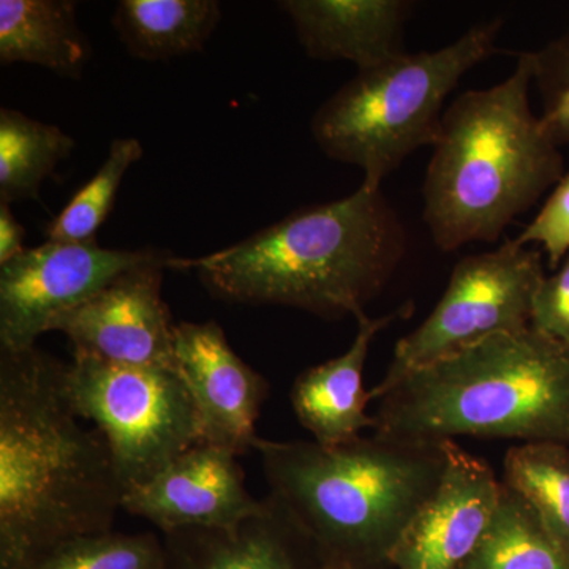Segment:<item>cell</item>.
Segmentation results:
<instances>
[{"mask_svg":"<svg viewBox=\"0 0 569 569\" xmlns=\"http://www.w3.org/2000/svg\"><path fill=\"white\" fill-rule=\"evenodd\" d=\"M239 456L200 443L183 452L157 477L123 493L122 509L163 535L190 529L227 530L263 511L246 488Z\"/></svg>","mask_w":569,"mask_h":569,"instance_id":"11","label":"cell"},{"mask_svg":"<svg viewBox=\"0 0 569 569\" xmlns=\"http://www.w3.org/2000/svg\"><path fill=\"white\" fill-rule=\"evenodd\" d=\"M443 475L397 542V569H460L478 548L501 497L492 467L468 455L456 441H443Z\"/></svg>","mask_w":569,"mask_h":569,"instance_id":"12","label":"cell"},{"mask_svg":"<svg viewBox=\"0 0 569 569\" xmlns=\"http://www.w3.org/2000/svg\"><path fill=\"white\" fill-rule=\"evenodd\" d=\"M460 569H569V556L530 505L501 481L492 523Z\"/></svg>","mask_w":569,"mask_h":569,"instance_id":"20","label":"cell"},{"mask_svg":"<svg viewBox=\"0 0 569 569\" xmlns=\"http://www.w3.org/2000/svg\"><path fill=\"white\" fill-rule=\"evenodd\" d=\"M269 496L316 548L323 565L378 569L443 475V443L377 436L339 447L317 441L254 445Z\"/></svg>","mask_w":569,"mask_h":569,"instance_id":"3","label":"cell"},{"mask_svg":"<svg viewBox=\"0 0 569 569\" xmlns=\"http://www.w3.org/2000/svg\"><path fill=\"white\" fill-rule=\"evenodd\" d=\"M67 395L78 417L107 438L126 490L151 481L183 452L204 443L200 415L176 370L73 355Z\"/></svg>","mask_w":569,"mask_h":569,"instance_id":"7","label":"cell"},{"mask_svg":"<svg viewBox=\"0 0 569 569\" xmlns=\"http://www.w3.org/2000/svg\"><path fill=\"white\" fill-rule=\"evenodd\" d=\"M233 529H190L163 535L168 569H317L316 548L279 503Z\"/></svg>","mask_w":569,"mask_h":569,"instance_id":"16","label":"cell"},{"mask_svg":"<svg viewBox=\"0 0 569 569\" xmlns=\"http://www.w3.org/2000/svg\"><path fill=\"white\" fill-rule=\"evenodd\" d=\"M174 362L200 415L206 443L238 456L252 451L269 383L239 358L222 326L213 320L176 325Z\"/></svg>","mask_w":569,"mask_h":569,"instance_id":"13","label":"cell"},{"mask_svg":"<svg viewBox=\"0 0 569 569\" xmlns=\"http://www.w3.org/2000/svg\"><path fill=\"white\" fill-rule=\"evenodd\" d=\"M501 28V18L482 21L440 50L358 70L313 114V141L329 159L362 170V183L381 187L408 156L436 146L449 93L496 54Z\"/></svg>","mask_w":569,"mask_h":569,"instance_id":"6","label":"cell"},{"mask_svg":"<svg viewBox=\"0 0 569 569\" xmlns=\"http://www.w3.org/2000/svg\"><path fill=\"white\" fill-rule=\"evenodd\" d=\"M67 369L40 348L0 350V569L111 531L126 493L107 438L82 426Z\"/></svg>","mask_w":569,"mask_h":569,"instance_id":"1","label":"cell"},{"mask_svg":"<svg viewBox=\"0 0 569 569\" xmlns=\"http://www.w3.org/2000/svg\"><path fill=\"white\" fill-rule=\"evenodd\" d=\"M220 20L217 0H121L112 28L132 58L156 62L203 51Z\"/></svg>","mask_w":569,"mask_h":569,"instance_id":"18","label":"cell"},{"mask_svg":"<svg viewBox=\"0 0 569 569\" xmlns=\"http://www.w3.org/2000/svg\"><path fill=\"white\" fill-rule=\"evenodd\" d=\"M415 306L392 310L388 316L356 318L358 332L346 353L310 367L296 378L291 389V406L301 426L323 447H339L361 437L362 430L373 429L376 418L367 415L373 400L365 387V367L369 348L378 332L397 320L413 313Z\"/></svg>","mask_w":569,"mask_h":569,"instance_id":"15","label":"cell"},{"mask_svg":"<svg viewBox=\"0 0 569 569\" xmlns=\"http://www.w3.org/2000/svg\"><path fill=\"white\" fill-rule=\"evenodd\" d=\"M24 238V227L11 212L10 204L0 203V266L26 252Z\"/></svg>","mask_w":569,"mask_h":569,"instance_id":"27","label":"cell"},{"mask_svg":"<svg viewBox=\"0 0 569 569\" xmlns=\"http://www.w3.org/2000/svg\"><path fill=\"white\" fill-rule=\"evenodd\" d=\"M26 569H168L167 548L153 533L103 531L59 542Z\"/></svg>","mask_w":569,"mask_h":569,"instance_id":"23","label":"cell"},{"mask_svg":"<svg viewBox=\"0 0 569 569\" xmlns=\"http://www.w3.org/2000/svg\"><path fill=\"white\" fill-rule=\"evenodd\" d=\"M92 47L73 0H0V63H32L81 80Z\"/></svg>","mask_w":569,"mask_h":569,"instance_id":"17","label":"cell"},{"mask_svg":"<svg viewBox=\"0 0 569 569\" xmlns=\"http://www.w3.org/2000/svg\"><path fill=\"white\" fill-rule=\"evenodd\" d=\"M170 250L104 249L93 242L47 241L0 266V350L36 347L56 321L142 264L173 260Z\"/></svg>","mask_w":569,"mask_h":569,"instance_id":"9","label":"cell"},{"mask_svg":"<svg viewBox=\"0 0 569 569\" xmlns=\"http://www.w3.org/2000/svg\"><path fill=\"white\" fill-rule=\"evenodd\" d=\"M530 326L569 347V252L553 274L546 276L539 284Z\"/></svg>","mask_w":569,"mask_h":569,"instance_id":"26","label":"cell"},{"mask_svg":"<svg viewBox=\"0 0 569 569\" xmlns=\"http://www.w3.org/2000/svg\"><path fill=\"white\" fill-rule=\"evenodd\" d=\"M378 400L373 433L396 441L475 437L569 447V347L531 326L493 336L408 373Z\"/></svg>","mask_w":569,"mask_h":569,"instance_id":"5","label":"cell"},{"mask_svg":"<svg viewBox=\"0 0 569 569\" xmlns=\"http://www.w3.org/2000/svg\"><path fill=\"white\" fill-rule=\"evenodd\" d=\"M299 43L318 61L372 69L406 54V28L415 3L407 0H283Z\"/></svg>","mask_w":569,"mask_h":569,"instance_id":"14","label":"cell"},{"mask_svg":"<svg viewBox=\"0 0 569 569\" xmlns=\"http://www.w3.org/2000/svg\"><path fill=\"white\" fill-rule=\"evenodd\" d=\"M173 260L138 266L116 277L56 321L52 331L69 337L73 355L108 365L176 370V325L162 296L163 274Z\"/></svg>","mask_w":569,"mask_h":569,"instance_id":"10","label":"cell"},{"mask_svg":"<svg viewBox=\"0 0 569 569\" xmlns=\"http://www.w3.org/2000/svg\"><path fill=\"white\" fill-rule=\"evenodd\" d=\"M406 252V227L381 187L361 183L348 197L296 209L227 249L176 257L170 269L193 271L220 301L339 320L366 313Z\"/></svg>","mask_w":569,"mask_h":569,"instance_id":"2","label":"cell"},{"mask_svg":"<svg viewBox=\"0 0 569 569\" xmlns=\"http://www.w3.org/2000/svg\"><path fill=\"white\" fill-rule=\"evenodd\" d=\"M74 140L58 126L0 110V203L37 200L41 183L69 159Z\"/></svg>","mask_w":569,"mask_h":569,"instance_id":"19","label":"cell"},{"mask_svg":"<svg viewBox=\"0 0 569 569\" xmlns=\"http://www.w3.org/2000/svg\"><path fill=\"white\" fill-rule=\"evenodd\" d=\"M545 277L541 252L516 239L462 258L430 316L397 342L387 376L372 389L373 399L415 370L490 337L530 328L535 296Z\"/></svg>","mask_w":569,"mask_h":569,"instance_id":"8","label":"cell"},{"mask_svg":"<svg viewBox=\"0 0 569 569\" xmlns=\"http://www.w3.org/2000/svg\"><path fill=\"white\" fill-rule=\"evenodd\" d=\"M317 569H355L351 567H346V565H320Z\"/></svg>","mask_w":569,"mask_h":569,"instance_id":"28","label":"cell"},{"mask_svg":"<svg viewBox=\"0 0 569 569\" xmlns=\"http://www.w3.org/2000/svg\"><path fill=\"white\" fill-rule=\"evenodd\" d=\"M501 481L530 505L569 556L568 445L522 443L509 449Z\"/></svg>","mask_w":569,"mask_h":569,"instance_id":"21","label":"cell"},{"mask_svg":"<svg viewBox=\"0 0 569 569\" xmlns=\"http://www.w3.org/2000/svg\"><path fill=\"white\" fill-rule=\"evenodd\" d=\"M531 82L522 52L507 80L445 110L422 186V220L443 252L496 242L563 178L560 148L531 110Z\"/></svg>","mask_w":569,"mask_h":569,"instance_id":"4","label":"cell"},{"mask_svg":"<svg viewBox=\"0 0 569 569\" xmlns=\"http://www.w3.org/2000/svg\"><path fill=\"white\" fill-rule=\"evenodd\" d=\"M141 157L142 146L137 138L112 141L102 167L48 224V241L78 244L97 241V233L112 211L127 171Z\"/></svg>","mask_w":569,"mask_h":569,"instance_id":"22","label":"cell"},{"mask_svg":"<svg viewBox=\"0 0 569 569\" xmlns=\"http://www.w3.org/2000/svg\"><path fill=\"white\" fill-rule=\"evenodd\" d=\"M542 102V126L559 148L569 146V29L529 52Z\"/></svg>","mask_w":569,"mask_h":569,"instance_id":"24","label":"cell"},{"mask_svg":"<svg viewBox=\"0 0 569 569\" xmlns=\"http://www.w3.org/2000/svg\"><path fill=\"white\" fill-rule=\"evenodd\" d=\"M516 242L542 247L552 269L561 263L569 252V171L557 182L541 211L516 238Z\"/></svg>","mask_w":569,"mask_h":569,"instance_id":"25","label":"cell"}]
</instances>
